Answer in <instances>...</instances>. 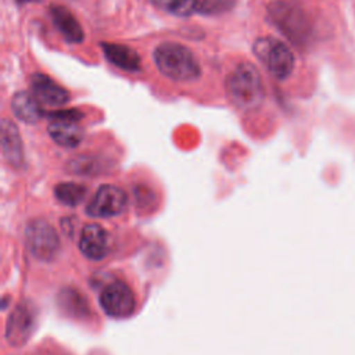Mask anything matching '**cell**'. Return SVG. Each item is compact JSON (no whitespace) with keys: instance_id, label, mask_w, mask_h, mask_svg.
<instances>
[{"instance_id":"5b68a950","label":"cell","mask_w":355,"mask_h":355,"mask_svg":"<svg viewBox=\"0 0 355 355\" xmlns=\"http://www.w3.org/2000/svg\"><path fill=\"white\" fill-rule=\"evenodd\" d=\"M25 245L40 261H53L61 248L55 229L44 219H33L25 227Z\"/></svg>"},{"instance_id":"e0dca14e","label":"cell","mask_w":355,"mask_h":355,"mask_svg":"<svg viewBox=\"0 0 355 355\" xmlns=\"http://www.w3.org/2000/svg\"><path fill=\"white\" fill-rule=\"evenodd\" d=\"M201 0H169L166 10L176 17H190L200 12Z\"/></svg>"},{"instance_id":"30bf717a","label":"cell","mask_w":355,"mask_h":355,"mask_svg":"<svg viewBox=\"0 0 355 355\" xmlns=\"http://www.w3.org/2000/svg\"><path fill=\"white\" fill-rule=\"evenodd\" d=\"M78 244L80 252L86 258L92 261H100L108 252V233L103 226L97 223H89L82 229Z\"/></svg>"},{"instance_id":"ac0fdd59","label":"cell","mask_w":355,"mask_h":355,"mask_svg":"<svg viewBox=\"0 0 355 355\" xmlns=\"http://www.w3.org/2000/svg\"><path fill=\"white\" fill-rule=\"evenodd\" d=\"M98 164L93 157H78L69 162V171L76 175H94L100 173L101 166H96Z\"/></svg>"},{"instance_id":"7a4b0ae2","label":"cell","mask_w":355,"mask_h":355,"mask_svg":"<svg viewBox=\"0 0 355 355\" xmlns=\"http://www.w3.org/2000/svg\"><path fill=\"white\" fill-rule=\"evenodd\" d=\"M226 94L240 110H255L265 97L259 71L251 62L239 64L226 78Z\"/></svg>"},{"instance_id":"7c38bea8","label":"cell","mask_w":355,"mask_h":355,"mask_svg":"<svg viewBox=\"0 0 355 355\" xmlns=\"http://www.w3.org/2000/svg\"><path fill=\"white\" fill-rule=\"evenodd\" d=\"M50 17L53 19L54 26L57 31L64 36L68 43L78 44L82 43L85 39L83 29L75 15L64 6L51 4L50 6Z\"/></svg>"},{"instance_id":"2e32d148","label":"cell","mask_w":355,"mask_h":355,"mask_svg":"<svg viewBox=\"0 0 355 355\" xmlns=\"http://www.w3.org/2000/svg\"><path fill=\"white\" fill-rule=\"evenodd\" d=\"M86 194H87V189L83 184H78L72 182L58 183L54 187L55 198L68 207H76L78 204H80L86 197Z\"/></svg>"},{"instance_id":"277c9868","label":"cell","mask_w":355,"mask_h":355,"mask_svg":"<svg viewBox=\"0 0 355 355\" xmlns=\"http://www.w3.org/2000/svg\"><path fill=\"white\" fill-rule=\"evenodd\" d=\"M252 51L276 79L284 80L291 75L295 60L283 42L273 37H259L254 42Z\"/></svg>"},{"instance_id":"3957f363","label":"cell","mask_w":355,"mask_h":355,"mask_svg":"<svg viewBox=\"0 0 355 355\" xmlns=\"http://www.w3.org/2000/svg\"><path fill=\"white\" fill-rule=\"evenodd\" d=\"M154 62L159 72L178 82L194 80L201 75V68L194 54L183 44L166 42L154 49Z\"/></svg>"},{"instance_id":"52a82bcc","label":"cell","mask_w":355,"mask_h":355,"mask_svg":"<svg viewBox=\"0 0 355 355\" xmlns=\"http://www.w3.org/2000/svg\"><path fill=\"white\" fill-rule=\"evenodd\" d=\"M128 202L126 193L114 184H103L97 189L86 207V214L92 218H111L121 214Z\"/></svg>"},{"instance_id":"8fae6325","label":"cell","mask_w":355,"mask_h":355,"mask_svg":"<svg viewBox=\"0 0 355 355\" xmlns=\"http://www.w3.org/2000/svg\"><path fill=\"white\" fill-rule=\"evenodd\" d=\"M1 153L8 165L21 168L24 164V146L14 122L7 118L1 121Z\"/></svg>"},{"instance_id":"9a60e30c","label":"cell","mask_w":355,"mask_h":355,"mask_svg":"<svg viewBox=\"0 0 355 355\" xmlns=\"http://www.w3.org/2000/svg\"><path fill=\"white\" fill-rule=\"evenodd\" d=\"M11 111L12 114L25 123H35L43 116L40 103L35 98L32 93L25 90L17 92L11 98Z\"/></svg>"},{"instance_id":"ba28073f","label":"cell","mask_w":355,"mask_h":355,"mask_svg":"<svg viewBox=\"0 0 355 355\" xmlns=\"http://www.w3.org/2000/svg\"><path fill=\"white\" fill-rule=\"evenodd\" d=\"M36 315L29 304H18L10 313L6 324V338L8 344L19 347L28 341L33 333Z\"/></svg>"},{"instance_id":"8992f818","label":"cell","mask_w":355,"mask_h":355,"mask_svg":"<svg viewBox=\"0 0 355 355\" xmlns=\"http://www.w3.org/2000/svg\"><path fill=\"white\" fill-rule=\"evenodd\" d=\"M100 306L115 319L130 316L136 309V298L132 288L123 282L110 283L100 294Z\"/></svg>"},{"instance_id":"5bb4252c","label":"cell","mask_w":355,"mask_h":355,"mask_svg":"<svg viewBox=\"0 0 355 355\" xmlns=\"http://www.w3.org/2000/svg\"><path fill=\"white\" fill-rule=\"evenodd\" d=\"M100 47H101L105 58L115 67H118L123 71H129V72L140 71V68H141L140 57L129 46L119 44V43L101 42Z\"/></svg>"},{"instance_id":"9c48e42d","label":"cell","mask_w":355,"mask_h":355,"mask_svg":"<svg viewBox=\"0 0 355 355\" xmlns=\"http://www.w3.org/2000/svg\"><path fill=\"white\" fill-rule=\"evenodd\" d=\"M31 93L35 98L44 105L49 107H61L65 105L71 96L67 89L55 83L51 78L44 73H33L31 76Z\"/></svg>"},{"instance_id":"4fadbf2b","label":"cell","mask_w":355,"mask_h":355,"mask_svg":"<svg viewBox=\"0 0 355 355\" xmlns=\"http://www.w3.org/2000/svg\"><path fill=\"white\" fill-rule=\"evenodd\" d=\"M73 119H50L47 132L53 141L64 148L78 147L83 139V129Z\"/></svg>"},{"instance_id":"44dd1931","label":"cell","mask_w":355,"mask_h":355,"mask_svg":"<svg viewBox=\"0 0 355 355\" xmlns=\"http://www.w3.org/2000/svg\"><path fill=\"white\" fill-rule=\"evenodd\" d=\"M150 1H153L157 6H161V7H166V4L169 3V0H150Z\"/></svg>"},{"instance_id":"6da1fadb","label":"cell","mask_w":355,"mask_h":355,"mask_svg":"<svg viewBox=\"0 0 355 355\" xmlns=\"http://www.w3.org/2000/svg\"><path fill=\"white\" fill-rule=\"evenodd\" d=\"M268 19L293 44L305 46L312 35V24L305 10L291 0H276L268 6Z\"/></svg>"},{"instance_id":"d6986e66","label":"cell","mask_w":355,"mask_h":355,"mask_svg":"<svg viewBox=\"0 0 355 355\" xmlns=\"http://www.w3.org/2000/svg\"><path fill=\"white\" fill-rule=\"evenodd\" d=\"M233 6L232 0H201L198 14H218L230 10Z\"/></svg>"},{"instance_id":"ffe728a7","label":"cell","mask_w":355,"mask_h":355,"mask_svg":"<svg viewBox=\"0 0 355 355\" xmlns=\"http://www.w3.org/2000/svg\"><path fill=\"white\" fill-rule=\"evenodd\" d=\"M50 119H73L80 121L83 114L79 110H61V111H51L47 114Z\"/></svg>"}]
</instances>
